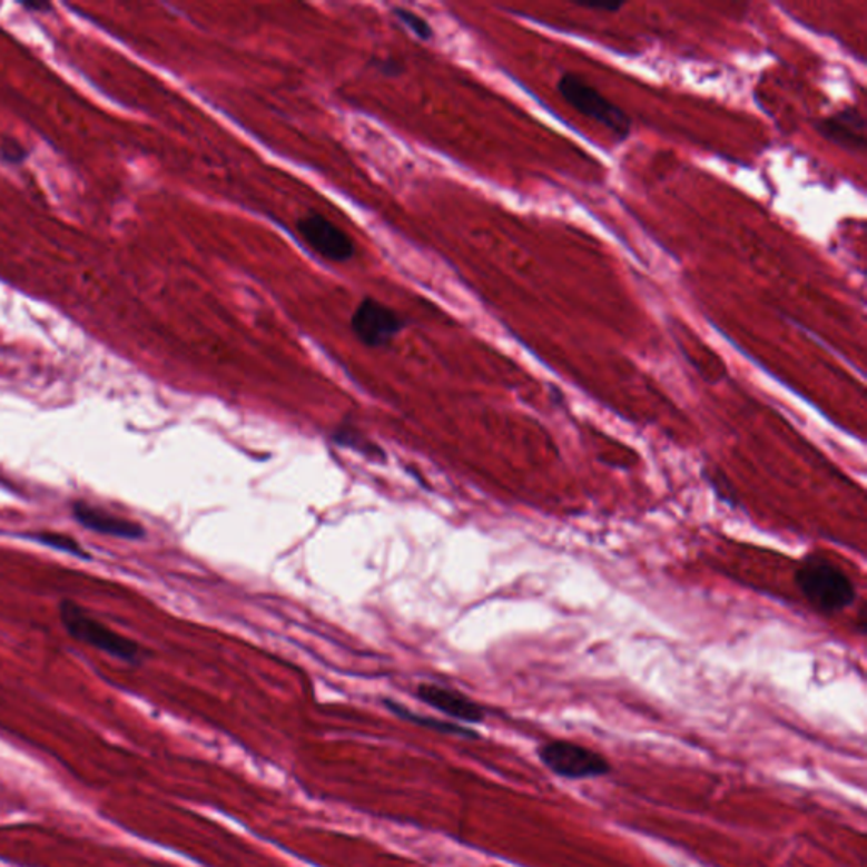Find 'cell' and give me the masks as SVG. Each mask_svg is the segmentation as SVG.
<instances>
[{
  "label": "cell",
  "mask_w": 867,
  "mask_h": 867,
  "mask_svg": "<svg viewBox=\"0 0 867 867\" xmlns=\"http://www.w3.org/2000/svg\"><path fill=\"white\" fill-rule=\"evenodd\" d=\"M795 584L805 602L821 615L834 617L854 605L856 584L849 574L821 554L811 553L795 571Z\"/></svg>",
  "instance_id": "obj_1"
},
{
  "label": "cell",
  "mask_w": 867,
  "mask_h": 867,
  "mask_svg": "<svg viewBox=\"0 0 867 867\" xmlns=\"http://www.w3.org/2000/svg\"><path fill=\"white\" fill-rule=\"evenodd\" d=\"M60 619L68 634L77 641L86 642L90 648L99 649L112 658L125 662H139L141 648L138 642L131 641L126 636L117 634L116 630L104 625L100 620L93 619L82 607L63 600L60 603Z\"/></svg>",
  "instance_id": "obj_2"
},
{
  "label": "cell",
  "mask_w": 867,
  "mask_h": 867,
  "mask_svg": "<svg viewBox=\"0 0 867 867\" xmlns=\"http://www.w3.org/2000/svg\"><path fill=\"white\" fill-rule=\"evenodd\" d=\"M558 92L574 110L583 114L591 121L599 122L617 138L625 139L630 135L632 121H630L625 110L607 99L602 92L590 86L580 75L570 73V71L564 73L558 80Z\"/></svg>",
  "instance_id": "obj_3"
},
{
  "label": "cell",
  "mask_w": 867,
  "mask_h": 867,
  "mask_svg": "<svg viewBox=\"0 0 867 867\" xmlns=\"http://www.w3.org/2000/svg\"><path fill=\"white\" fill-rule=\"evenodd\" d=\"M538 758L544 768L570 781L609 776L612 765L605 756L571 740H549L538 747Z\"/></svg>",
  "instance_id": "obj_4"
},
{
  "label": "cell",
  "mask_w": 867,
  "mask_h": 867,
  "mask_svg": "<svg viewBox=\"0 0 867 867\" xmlns=\"http://www.w3.org/2000/svg\"><path fill=\"white\" fill-rule=\"evenodd\" d=\"M351 329L365 346L382 347L392 343L404 329L401 315L376 298L359 302L351 319Z\"/></svg>",
  "instance_id": "obj_5"
},
{
  "label": "cell",
  "mask_w": 867,
  "mask_h": 867,
  "mask_svg": "<svg viewBox=\"0 0 867 867\" xmlns=\"http://www.w3.org/2000/svg\"><path fill=\"white\" fill-rule=\"evenodd\" d=\"M297 229L308 248L329 262H347L356 252L349 234L321 214H308L302 217Z\"/></svg>",
  "instance_id": "obj_6"
},
{
  "label": "cell",
  "mask_w": 867,
  "mask_h": 867,
  "mask_svg": "<svg viewBox=\"0 0 867 867\" xmlns=\"http://www.w3.org/2000/svg\"><path fill=\"white\" fill-rule=\"evenodd\" d=\"M817 131L834 145L847 151L863 152L866 148V119L857 107H846L815 122Z\"/></svg>",
  "instance_id": "obj_7"
},
{
  "label": "cell",
  "mask_w": 867,
  "mask_h": 867,
  "mask_svg": "<svg viewBox=\"0 0 867 867\" xmlns=\"http://www.w3.org/2000/svg\"><path fill=\"white\" fill-rule=\"evenodd\" d=\"M417 698L428 707L436 708L444 716L461 722L480 723L485 720V708L466 694L440 684H421L417 688Z\"/></svg>",
  "instance_id": "obj_8"
},
{
  "label": "cell",
  "mask_w": 867,
  "mask_h": 867,
  "mask_svg": "<svg viewBox=\"0 0 867 867\" xmlns=\"http://www.w3.org/2000/svg\"><path fill=\"white\" fill-rule=\"evenodd\" d=\"M73 518L77 519L78 524L90 529V531L99 532V534L121 539L145 538V529L138 522L117 518V515L86 502L73 503Z\"/></svg>",
  "instance_id": "obj_9"
},
{
  "label": "cell",
  "mask_w": 867,
  "mask_h": 867,
  "mask_svg": "<svg viewBox=\"0 0 867 867\" xmlns=\"http://www.w3.org/2000/svg\"><path fill=\"white\" fill-rule=\"evenodd\" d=\"M385 705L395 713V716L407 720V722L415 723V726L436 730V732L441 733H450V736L463 737V739H479L480 737L475 730L466 729V727L457 726V723L443 722V720L432 719V717L417 716V713L411 712L408 708H405L404 705L395 703V701L386 700Z\"/></svg>",
  "instance_id": "obj_10"
},
{
  "label": "cell",
  "mask_w": 867,
  "mask_h": 867,
  "mask_svg": "<svg viewBox=\"0 0 867 867\" xmlns=\"http://www.w3.org/2000/svg\"><path fill=\"white\" fill-rule=\"evenodd\" d=\"M36 539H38L39 542H43V544L50 545V548L60 549V551H65V553L75 554V556L78 558L87 556L82 545L78 544L75 539L68 538V535L55 534V532H41V534H36Z\"/></svg>",
  "instance_id": "obj_11"
},
{
  "label": "cell",
  "mask_w": 867,
  "mask_h": 867,
  "mask_svg": "<svg viewBox=\"0 0 867 867\" xmlns=\"http://www.w3.org/2000/svg\"><path fill=\"white\" fill-rule=\"evenodd\" d=\"M393 12L397 16L398 21L404 22L417 38L427 41V39H431L432 36H434L431 24H428L422 16H418L417 12L407 11V9L404 8H397Z\"/></svg>",
  "instance_id": "obj_12"
},
{
  "label": "cell",
  "mask_w": 867,
  "mask_h": 867,
  "mask_svg": "<svg viewBox=\"0 0 867 867\" xmlns=\"http://www.w3.org/2000/svg\"><path fill=\"white\" fill-rule=\"evenodd\" d=\"M376 65H378L380 70L385 75H398L402 70L401 63L392 60V58H386V60L378 61Z\"/></svg>",
  "instance_id": "obj_13"
},
{
  "label": "cell",
  "mask_w": 867,
  "mask_h": 867,
  "mask_svg": "<svg viewBox=\"0 0 867 867\" xmlns=\"http://www.w3.org/2000/svg\"><path fill=\"white\" fill-rule=\"evenodd\" d=\"M581 6V8L584 9H591V11H607V12H617L620 8H622V4H607V6H600V4H578Z\"/></svg>",
  "instance_id": "obj_14"
}]
</instances>
